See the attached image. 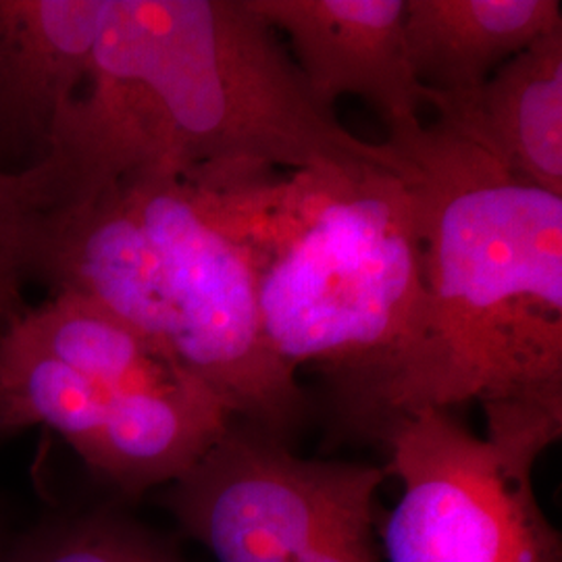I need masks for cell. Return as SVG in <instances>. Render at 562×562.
<instances>
[{"instance_id":"1","label":"cell","mask_w":562,"mask_h":562,"mask_svg":"<svg viewBox=\"0 0 562 562\" xmlns=\"http://www.w3.org/2000/svg\"><path fill=\"white\" fill-rule=\"evenodd\" d=\"M385 142L423 244L422 319L390 425L477 401L487 442L542 457L562 429V196L513 178L442 120L390 125Z\"/></svg>"},{"instance_id":"2","label":"cell","mask_w":562,"mask_h":562,"mask_svg":"<svg viewBox=\"0 0 562 562\" xmlns=\"http://www.w3.org/2000/svg\"><path fill=\"white\" fill-rule=\"evenodd\" d=\"M180 178L248 252L278 359L294 373L323 371L346 422L380 440L423 306L419 211L401 171L202 169Z\"/></svg>"},{"instance_id":"3","label":"cell","mask_w":562,"mask_h":562,"mask_svg":"<svg viewBox=\"0 0 562 562\" xmlns=\"http://www.w3.org/2000/svg\"><path fill=\"white\" fill-rule=\"evenodd\" d=\"M90 81L127 113L150 171H402L387 142L357 138L317 101L246 0H106Z\"/></svg>"},{"instance_id":"4","label":"cell","mask_w":562,"mask_h":562,"mask_svg":"<svg viewBox=\"0 0 562 562\" xmlns=\"http://www.w3.org/2000/svg\"><path fill=\"white\" fill-rule=\"evenodd\" d=\"M125 186L161 259L173 367L211 390L236 422L288 442L308 404L299 373L267 340L248 252L180 176L142 171Z\"/></svg>"},{"instance_id":"5","label":"cell","mask_w":562,"mask_h":562,"mask_svg":"<svg viewBox=\"0 0 562 562\" xmlns=\"http://www.w3.org/2000/svg\"><path fill=\"white\" fill-rule=\"evenodd\" d=\"M385 471L311 461L285 440L234 422L167 492L181 529L217 562H317L323 550L375 527Z\"/></svg>"},{"instance_id":"6","label":"cell","mask_w":562,"mask_h":562,"mask_svg":"<svg viewBox=\"0 0 562 562\" xmlns=\"http://www.w3.org/2000/svg\"><path fill=\"white\" fill-rule=\"evenodd\" d=\"M380 440L390 448L383 471L402 485L382 525L387 562H561L533 480L517 477L452 411L402 417Z\"/></svg>"},{"instance_id":"7","label":"cell","mask_w":562,"mask_h":562,"mask_svg":"<svg viewBox=\"0 0 562 562\" xmlns=\"http://www.w3.org/2000/svg\"><path fill=\"white\" fill-rule=\"evenodd\" d=\"M23 273L46 281L55 294L111 311L171 362L173 317L161 259L125 181L38 211L23 240Z\"/></svg>"},{"instance_id":"8","label":"cell","mask_w":562,"mask_h":562,"mask_svg":"<svg viewBox=\"0 0 562 562\" xmlns=\"http://www.w3.org/2000/svg\"><path fill=\"white\" fill-rule=\"evenodd\" d=\"M106 0H0V173L50 161L88 86Z\"/></svg>"},{"instance_id":"9","label":"cell","mask_w":562,"mask_h":562,"mask_svg":"<svg viewBox=\"0 0 562 562\" xmlns=\"http://www.w3.org/2000/svg\"><path fill=\"white\" fill-rule=\"evenodd\" d=\"M276 32L290 36L296 65L334 109L359 97L382 113L385 127L419 120L429 92L415 80L404 46V0H246Z\"/></svg>"},{"instance_id":"10","label":"cell","mask_w":562,"mask_h":562,"mask_svg":"<svg viewBox=\"0 0 562 562\" xmlns=\"http://www.w3.org/2000/svg\"><path fill=\"white\" fill-rule=\"evenodd\" d=\"M431 106L513 178L562 196V25L506 60L477 92Z\"/></svg>"},{"instance_id":"11","label":"cell","mask_w":562,"mask_h":562,"mask_svg":"<svg viewBox=\"0 0 562 562\" xmlns=\"http://www.w3.org/2000/svg\"><path fill=\"white\" fill-rule=\"evenodd\" d=\"M559 25V0H404L406 59L429 104L477 92Z\"/></svg>"},{"instance_id":"12","label":"cell","mask_w":562,"mask_h":562,"mask_svg":"<svg viewBox=\"0 0 562 562\" xmlns=\"http://www.w3.org/2000/svg\"><path fill=\"white\" fill-rule=\"evenodd\" d=\"M236 417L186 375L153 390L113 394L90 469L138 496L178 482L222 440Z\"/></svg>"},{"instance_id":"13","label":"cell","mask_w":562,"mask_h":562,"mask_svg":"<svg viewBox=\"0 0 562 562\" xmlns=\"http://www.w3.org/2000/svg\"><path fill=\"white\" fill-rule=\"evenodd\" d=\"M11 325L111 396L161 387L181 378L130 323L76 294L57 292L41 306L25 308Z\"/></svg>"},{"instance_id":"14","label":"cell","mask_w":562,"mask_h":562,"mask_svg":"<svg viewBox=\"0 0 562 562\" xmlns=\"http://www.w3.org/2000/svg\"><path fill=\"white\" fill-rule=\"evenodd\" d=\"M109 401L111 394L25 340L11 323L0 331V431L46 425L90 464Z\"/></svg>"},{"instance_id":"15","label":"cell","mask_w":562,"mask_h":562,"mask_svg":"<svg viewBox=\"0 0 562 562\" xmlns=\"http://www.w3.org/2000/svg\"><path fill=\"white\" fill-rule=\"evenodd\" d=\"M4 562H186L136 521L113 510L48 519L13 543Z\"/></svg>"},{"instance_id":"16","label":"cell","mask_w":562,"mask_h":562,"mask_svg":"<svg viewBox=\"0 0 562 562\" xmlns=\"http://www.w3.org/2000/svg\"><path fill=\"white\" fill-rule=\"evenodd\" d=\"M34 202L25 176L0 173V299L20 315L25 311L21 302L23 273V240Z\"/></svg>"},{"instance_id":"17","label":"cell","mask_w":562,"mask_h":562,"mask_svg":"<svg viewBox=\"0 0 562 562\" xmlns=\"http://www.w3.org/2000/svg\"><path fill=\"white\" fill-rule=\"evenodd\" d=\"M317 562H382L373 529L350 533L329 543Z\"/></svg>"},{"instance_id":"18","label":"cell","mask_w":562,"mask_h":562,"mask_svg":"<svg viewBox=\"0 0 562 562\" xmlns=\"http://www.w3.org/2000/svg\"><path fill=\"white\" fill-rule=\"evenodd\" d=\"M15 317H20V315H15V313L7 306V302L0 299V331H2L9 323L13 322Z\"/></svg>"},{"instance_id":"19","label":"cell","mask_w":562,"mask_h":562,"mask_svg":"<svg viewBox=\"0 0 562 562\" xmlns=\"http://www.w3.org/2000/svg\"><path fill=\"white\" fill-rule=\"evenodd\" d=\"M7 552H9V548L2 543V538H0V562L7 561Z\"/></svg>"}]
</instances>
